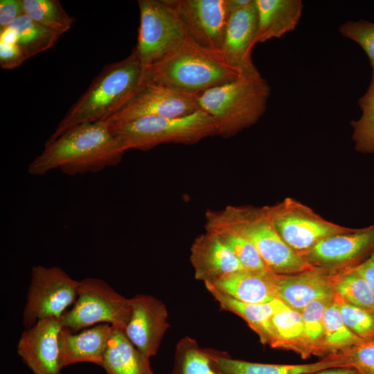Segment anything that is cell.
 I'll return each instance as SVG.
<instances>
[{"instance_id":"obj_1","label":"cell","mask_w":374,"mask_h":374,"mask_svg":"<svg viewBox=\"0 0 374 374\" xmlns=\"http://www.w3.org/2000/svg\"><path fill=\"white\" fill-rule=\"evenodd\" d=\"M125 152L105 121L84 123L46 142L27 170L33 176L56 169L69 176L96 173L119 163Z\"/></svg>"},{"instance_id":"obj_2","label":"cell","mask_w":374,"mask_h":374,"mask_svg":"<svg viewBox=\"0 0 374 374\" xmlns=\"http://www.w3.org/2000/svg\"><path fill=\"white\" fill-rule=\"evenodd\" d=\"M240 75L220 50L200 46L186 35L147 71L144 81L200 95Z\"/></svg>"},{"instance_id":"obj_3","label":"cell","mask_w":374,"mask_h":374,"mask_svg":"<svg viewBox=\"0 0 374 374\" xmlns=\"http://www.w3.org/2000/svg\"><path fill=\"white\" fill-rule=\"evenodd\" d=\"M143 81V69L134 48L125 59L105 66L71 107L46 142L77 125L109 117L131 99Z\"/></svg>"},{"instance_id":"obj_4","label":"cell","mask_w":374,"mask_h":374,"mask_svg":"<svg viewBox=\"0 0 374 374\" xmlns=\"http://www.w3.org/2000/svg\"><path fill=\"white\" fill-rule=\"evenodd\" d=\"M211 228L226 229L247 239L273 273L292 274L314 267L283 241L275 226L269 206L230 205L220 211H208L205 229Z\"/></svg>"},{"instance_id":"obj_5","label":"cell","mask_w":374,"mask_h":374,"mask_svg":"<svg viewBox=\"0 0 374 374\" xmlns=\"http://www.w3.org/2000/svg\"><path fill=\"white\" fill-rule=\"evenodd\" d=\"M271 87L254 65L237 79L199 95V109L216 122L219 134L231 137L256 123L265 114Z\"/></svg>"},{"instance_id":"obj_6","label":"cell","mask_w":374,"mask_h":374,"mask_svg":"<svg viewBox=\"0 0 374 374\" xmlns=\"http://www.w3.org/2000/svg\"><path fill=\"white\" fill-rule=\"evenodd\" d=\"M109 128L125 152L165 143L193 144L219 134L215 120L202 109L177 117H143Z\"/></svg>"},{"instance_id":"obj_7","label":"cell","mask_w":374,"mask_h":374,"mask_svg":"<svg viewBox=\"0 0 374 374\" xmlns=\"http://www.w3.org/2000/svg\"><path fill=\"white\" fill-rule=\"evenodd\" d=\"M131 312L130 299L120 294L104 280L90 277L80 280L76 300L62 314L60 323L72 332L100 323L125 330Z\"/></svg>"},{"instance_id":"obj_8","label":"cell","mask_w":374,"mask_h":374,"mask_svg":"<svg viewBox=\"0 0 374 374\" xmlns=\"http://www.w3.org/2000/svg\"><path fill=\"white\" fill-rule=\"evenodd\" d=\"M79 283L59 267L33 266L23 313L25 328L43 319H60L75 301Z\"/></svg>"},{"instance_id":"obj_9","label":"cell","mask_w":374,"mask_h":374,"mask_svg":"<svg viewBox=\"0 0 374 374\" xmlns=\"http://www.w3.org/2000/svg\"><path fill=\"white\" fill-rule=\"evenodd\" d=\"M140 24L134 48L144 76L186 36L184 26L167 0H139Z\"/></svg>"},{"instance_id":"obj_10","label":"cell","mask_w":374,"mask_h":374,"mask_svg":"<svg viewBox=\"0 0 374 374\" xmlns=\"http://www.w3.org/2000/svg\"><path fill=\"white\" fill-rule=\"evenodd\" d=\"M269 206L279 235L301 256L322 240L351 229L326 220L310 207L290 197Z\"/></svg>"},{"instance_id":"obj_11","label":"cell","mask_w":374,"mask_h":374,"mask_svg":"<svg viewBox=\"0 0 374 374\" xmlns=\"http://www.w3.org/2000/svg\"><path fill=\"white\" fill-rule=\"evenodd\" d=\"M199 97V94L143 81L131 99L103 121L113 127L146 116L177 117L190 114L200 109Z\"/></svg>"},{"instance_id":"obj_12","label":"cell","mask_w":374,"mask_h":374,"mask_svg":"<svg viewBox=\"0 0 374 374\" xmlns=\"http://www.w3.org/2000/svg\"><path fill=\"white\" fill-rule=\"evenodd\" d=\"M374 252V224L330 235L301 256L312 267L330 271L355 267Z\"/></svg>"},{"instance_id":"obj_13","label":"cell","mask_w":374,"mask_h":374,"mask_svg":"<svg viewBox=\"0 0 374 374\" xmlns=\"http://www.w3.org/2000/svg\"><path fill=\"white\" fill-rule=\"evenodd\" d=\"M186 35L204 47L220 50L229 14L227 0H167Z\"/></svg>"},{"instance_id":"obj_14","label":"cell","mask_w":374,"mask_h":374,"mask_svg":"<svg viewBox=\"0 0 374 374\" xmlns=\"http://www.w3.org/2000/svg\"><path fill=\"white\" fill-rule=\"evenodd\" d=\"M130 299L132 312L125 332L136 348L150 358L157 355L170 327L166 306L149 294H136Z\"/></svg>"},{"instance_id":"obj_15","label":"cell","mask_w":374,"mask_h":374,"mask_svg":"<svg viewBox=\"0 0 374 374\" xmlns=\"http://www.w3.org/2000/svg\"><path fill=\"white\" fill-rule=\"evenodd\" d=\"M60 319L38 321L26 329L19 339L17 350L34 374H61L58 335Z\"/></svg>"},{"instance_id":"obj_16","label":"cell","mask_w":374,"mask_h":374,"mask_svg":"<svg viewBox=\"0 0 374 374\" xmlns=\"http://www.w3.org/2000/svg\"><path fill=\"white\" fill-rule=\"evenodd\" d=\"M333 271L313 267L292 274H274L276 299L299 312L312 301L333 296L332 275Z\"/></svg>"},{"instance_id":"obj_17","label":"cell","mask_w":374,"mask_h":374,"mask_svg":"<svg viewBox=\"0 0 374 374\" xmlns=\"http://www.w3.org/2000/svg\"><path fill=\"white\" fill-rule=\"evenodd\" d=\"M258 13L255 0L229 14L221 51L240 73L254 66L252 51L256 44Z\"/></svg>"},{"instance_id":"obj_18","label":"cell","mask_w":374,"mask_h":374,"mask_svg":"<svg viewBox=\"0 0 374 374\" xmlns=\"http://www.w3.org/2000/svg\"><path fill=\"white\" fill-rule=\"evenodd\" d=\"M190 260L195 279L204 283H213L231 274L245 270L232 251L209 231L195 239Z\"/></svg>"},{"instance_id":"obj_19","label":"cell","mask_w":374,"mask_h":374,"mask_svg":"<svg viewBox=\"0 0 374 374\" xmlns=\"http://www.w3.org/2000/svg\"><path fill=\"white\" fill-rule=\"evenodd\" d=\"M112 328L109 323L97 324L78 332L62 328L58 335L62 368L80 362L101 366Z\"/></svg>"},{"instance_id":"obj_20","label":"cell","mask_w":374,"mask_h":374,"mask_svg":"<svg viewBox=\"0 0 374 374\" xmlns=\"http://www.w3.org/2000/svg\"><path fill=\"white\" fill-rule=\"evenodd\" d=\"M208 355L222 374H312L319 371L346 367L343 353L310 364H278L250 362L233 359L225 352L207 348Z\"/></svg>"},{"instance_id":"obj_21","label":"cell","mask_w":374,"mask_h":374,"mask_svg":"<svg viewBox=\"0 0 374 374\" xmlns=\"http://www.w3.org/2000/svg\"><path fill=\"white\" fill-rule=\"evenodd\" d=\"M258 13L256 44L280 38L293 31L303 9L301 0H255Z\"/></svg>"},{"instance_id":"obj_22","label":"cell","mask_w":374,"mask_h":374,"mask_svg":"<svg viewBox=\"0 0 374 374\" xmlns=\"http://www.w3.org/2000/svg\"><path fill=\"white\" fill-rule=\"evenodd\" d=\"M204 285L217 302L221 310L232 312L241 317L258 335L262 344L271 347L274 341L271 317L283 304L280 300L276 299L267 303H247L217 290L211 284L205 283Z\"/></svg>"},{"instance_id":"obj_23","label":"cell","mask_w":374,"mask_h":374,"mask_svg":"<svg viewBox=\"0 0 374 374\" xmlns=\"http://www.w3.org/2000/svg\"><path fill=\"white\" fill-rule=\"evenodd\" d=\"M274 274L270 271L241 270L208 284L240 301L262 303L276 299Z\"/></svg>"},{"instance_id":"obj_24","label":"cell","mask_w":374,"mask_h":374,"mask_svg":"<svg viewBox=\"0 0 374 374\" xmlns=\"http://www.w3.org/2000/svg\"><path fill=\"white\" fill-rule=\"evenodd\" d=\"M101 367L107 374H154L150 358L136 348L124 330L114 326Z\"/></svg>"},{"instance_id":"obj_25","label":"cell","mask_w":374,"mask_h":374,"mask_svg":"<svg viewBox=\"0 0 374 374\" xmlns=\"http://www.w3.org/2000/svg\"><path fill=\"white\" fill-rule=\"evenodd\" d=\"M271 325L274 334L271 348L292 350L301 356L304 338L301 312L283 303L273 314Z\"/></svg>"},{"instance_id":"obj_26","label":"cell","mask_w":374,"mask_h":374,"mask_svg":"<svg viewBox=\"0 0 374 374\" xmlns=\"http://www.w3.org/2000/svg\"><path fill=\"white\" fill-rule=\"evenodd\" d=\"M323 328V358L343 353L366 341L357 337L346 326L335 299L325 310Z\"/></svg>"},{"instance_id":"obj_27","label":"cell","mask_w":374,"mask_h":374,"mask_svg":"<svg viewBox=\"0 0 374 374\" xmlns=\"http://www.w3.org/2000/svg\"><path fill=\"white\" fill-rule=\"evenodd\" d=\"M8 27L15 32L17 44L26 60L51 48L62 35L40 25L26 14Z\"/></svg>"},{"instance_id":"obj_28","label":"cell","mask_w":374,"mask_h":374,"mask_svg":"<svg viewBox=\"0 0 374 374\" xmlns=\"http://www.w3.org/2000/svg\"><path fill=\"white\" fill-rule=\"evenodd\" d=\"M334 292L351 305L374 312V295L365 278L355 267L333 271Z\"/></svg>"},{"instance_id":"obj_29","label":"cell","mask_w":374,"mask_h":374,"mask_svg":"<svg viewBox=\"0 0 374 374\" xmlns=\"http://www.w3.org/2000/svg\"><path fill=\"white\" fill-rule=\"evenodd\" d=\"M334 296L315 300L301 312L304 338L301 357L303 359L312 355L323 358V314L326 308L332 302Z\"/></svg>"},{"instance_id":"obj_30","label":"cell","mask_w":374,"mask_h":374,"mask_svg":"<svg viewBox=\"0 0 374 374\" xmlns=\"http://www.w3.org/2000/svg\"><path fill=\"white\" fill-rule=\"evenodd\" d=\"M172 374H222L214 365L206 349L188 336L177 343Z\"/></svg>"},{"instance_id":"obj_31","label":"cell","mask_w":374,"mask_h":374,"mask_svg":"<svg viewBox=\"0 0 374 374\" xmlns=\"http://www.w3.org/2000/svg\"><path fill=\"white\" fill-rule=\"evenodd\" d=\"M22 3L24 14L61 35L69 30L75 21L57 0H22Z\"/></svg>"},{"instance_id":"obj_32","label":"cell","mask_w":374,"mask_h":374,"mask_svg":"<svg viewBox=\"0 0 374 374\" xmlns=\"http://www.w3.org/2000/svg\"><path fill=\"white\" fill-rule=\"evenodd\" d=\"M361 116L351 121L352 138L355 150L364 154H374V77L365 93L358 100Z\"/></svg>"},{"instance_id":"obj_33","label":"cell","mask_w":374,"mask_h":374,"mask_svg":"<svg viewBox=\"0 0 374 374\" xmlns=\"http://www.w3.org/2000/svg\"><path fill=\"white\" fill-rule=\"evenodd\" d=\"M215 233L232 251L245 270L251 271H269L256 247L243 237L220 228L206 229Z\"/></svg>"},{"instance_id":"obj_34","label":"cell","mask_w":374,"mask_h":374,"mask_svg":"<svg viewBox=\"0 0 374 374\" xmlns=\"http://www.w3.org/2000/svg\"><path fill=\"white\" fill-rule=\"evenodd\" d=\"M334 299L349 329L364 341H374V312L348 303L335 294Z\"/></svg>"},{"instance_id":"obj_35","label":"cell","mask_w":374,"mask_h":374,"mask_svg":"<svg viewBox=\"0 0 374 374\" xmlns=\"http://www.w3.org/2000/svg\"><path fill=\"white\" fill-rule=\"evenodd\" d=\"M339 33L357 44L366 54L374 77V22L359 19L347 21L339 27Z\"/></svg>"},{"instance_id":"obj_36","label":"cell","mask_w":374,"mask_h":374,"mask_svg":"<svg viewBox=\"0 0 374 374\" xmlns=\"http://www.w3.org/2000/svg\"><path fill=\"white\" fill-rule=\"evenodd\" d=\"M343 353L346 367L354 368L357 374H374V341H364Z\"/></svg>"},{"instance_id":"obj_37","label":"cell","mask_w":374,"mask_h":374,"mask_svg":"<svg viewBox=\"0 0 374 374\" xmlns=\"http://www.w3.org/2000/svg\"><path fill=\"white\" fill-rule=\"evenodd\" d=\"M26 60L16 43L0 42V65L4 69H15Z\"/></svg>"},{"instance_id":"obj_38","label":"cell","mask_w":374,"mask_h":374,"mask_svg":"<svg viewBox=\"0 0 374 374\" xmlns=\"http://www.w3.org/2000/svg\"><path fill=\"white\" fill-rule=\"evenodd\" d=\"M24 15L22 0L0 1V30L12 24Z\"/></svg>"},{"instance_id":"obj_39","label":"cell","mask_w":374,"mask_h":374,"mask_svg":"<svg viewBox=\"0 0 374 374\" xmlns=\"http://www.w3.org/2000/svg\"><path fill=\"white\" fill-rule=\"evenodd\" d=\"M355 268L367 281L374 295V252Z\"/></svg>"},{"instance_id":"obj_40","label":"cell","mask_w":374,"mask_h":374,"mask_svg":"<svg viewBox=\"0 0 374 374\" xmlns=\"http://www.w3.org/2000/svg\"><path fill=\"white\" fill-rule=\"evenodd\" d=\"M312 374H357V371L348 367H334L326 368Z\"/></svg>"},{"instance_id":"obj_41","label":"cell","mask_w":374,"mask_h":374,"mask_svg":"<svg viewBox=\"0 0 374 374\" xmlns=\"http://www.w3.org/2000/svg\"><path fill=\"white\" fill-rule=\"evenodd\" d=\"M252 0H227L229 14L249 4Z\"/></svg>"}]
</instances>
